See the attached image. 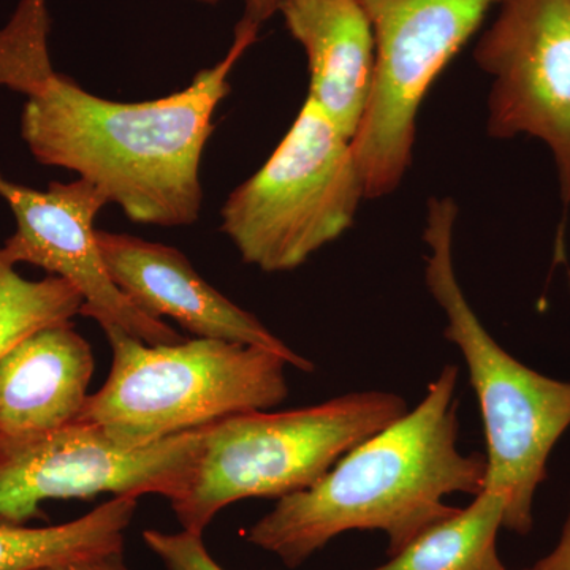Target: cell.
Listing matches in <instances>:
<instances>
[{
	"mask_svg": "<svg viewBox=\"0 0 570 570\" xmlns=\"http://www.w3.org/2000/svg\"><path fill=\"white\" fill-rule=\"evenodd\" d=\"M205 426L148 445L112 439L94 423H70L33 436L0 433V521L28 524L41 502L157 494L170 499L193 466Z\"/></svg>",
	"mask_w": 570,
	"mask_h": 570,
	"instance_id": "ba28073f",
	"label": "cell"
},
{
	"mask_svg": "<svg viewBox=\"0 0 570 570\" xmlns=\"http://www.w3.org/2000/svg\"><path fill=\"white\" fill-rule=\"evenodd\" d=\"M37 570H134L124 561L122 553L102 554V557L85 558V560L59 562Z\"/></svg>",
	"mask_w": 570,
	"mask_h": 570,
	"instance_id": "ac0fdd59",
	"label": "cell"
},
{
	"mask_svg": "<svg viewBox=\"0 0 570 570\" xmlns=\"http://www.w3.org/2000/svg\"><path fill=\"white\" fill-rule=\"evenodd\" d=\"M527 570H530V569H527Z\"/></svg>",
	"mask_w": 570,
	"mask_h": 570,
	"instance_id": "44dd1931",
	"label": "cell"
},
{
	"mask_svg": "<svg viewBox=\"0 0 570 570\" xmlns=\"http://www.w3.org/2000/svg\"><path fill=\"white\" fill-rule=\"evenodd\" d=\"M97 245L112 283L148 316L174 318L195 337L268 348L296 370L314 371L309 360L206 283L175 247L102 230H97Z\"/></svg>",
	"mask_w": 570,
	"mask_h": 570,
	"instance_id": "8fae6325",
	"label": "cell"
},
{
	"mask_svg": "<svg viewBox=\"0 0 570 570\" xmlns=\"http://www.w3.org/2000/svg\"><path fill=\"white\" fill-rule=\"evenodd\" d=\"M407 412L395 393L362 392L209 423L181 489L168 502L181 530L204 535L217 513L235 502L309 489L347 452Z\"/></svg>",
	"mask_w": 570,
	"mask_h": 570,
	"instance_id": "277c9868",
	"label": "cell"
},
{
	"mask_svg": "<svg viewBox=\"0 0 570 570\" xmlns=\"http://www.w3.org/2000/svg\"><path fill=\"white\" fill-rule=\"evenodd\" d=\"M190 2L205 3V6H216L220 0H190ZM281 0H245V14L243 18L262 26V22L268 21L279 9Z\"/></svg>",
	"mask_w": 570,
	"mask_h": 570,
	"instance_id": "ffe728a7",
	"label": "cell"
},
{
	"mask_svg": "<svg viewBox=\"0 0 570 570\" xmlns=\"http://www.w3.org/2000/svg\"><path fill=\"white\" fill-rule=\"evenodd\" d=\"M452 198H431L423 239L428 291L448 316L444 336L466 362L487 436L485 489L504 499V527L530 534L535 491L551 450L570 426V382L542 376L499 346L475 316L453 268Z\"/></svg>",
	"mask_w": 570,
	"mask_h": 570,
	"instance_id": "3957f363",
	"label": "cell"
},
{
	"mask_svg": "<svg viewBox=\"0 0 570 570\" xmlns=\"http://www.w3.org/2000/svg\"><path fill=\"white\" fill-rule=\"evenodd\" d=\"M459 367L448 365L417 407L347 452L309 489L277 499L246 540L298 568L347 531H382L389 557L459 510L453 493L485 489L487 456L459 450Z\"/></svg>",
	"mask_w": 570,
	"mask_h": 570,
	"instance_id": "7a4b0ae2",
	"label": "cell"
},
{
	"mask_svg": "<svg viewBox=\"0 0 570 570\" xmlns=\"http://www.w3.org/2000/svg\"><path fill=\"white\" fill-rule=\"evenodd\" d=\"M530 570H570V510L557 549Z\"/></svg>",
	"mask_w": 570,
	"mask_h": 570,
	"instance_id": "d6986e66",
	"label": "cell"
},
{
	"mask_svg": "<svg viewBox=\"0 0 570 570\" xmlns=\"http://www.w3.org/2000/svg\"><path fill=\"white\" fill-rule=\"evenodd\" d=\"M81 307L80 292L63 277L29 281L0 262V356L41 328L71 322Z\"/></svg>",
	"mask_w": 570,
	"mask_h": 570,
	"instance_id": "2e32d148",
	"label": "cell"
},
{
	"mask_svg": "<svg viewBox=\"0 0 570 570\" xmlns=\"http://www.w3.org/2000/svg\"><path fill=\"white\" fill-rule=\"evenodd\" d=\"M146 547L163 561L167 570H225L206 549L204 535L193 532H142Z\"/></svg>",
	"mask_w": 570,
	"mask_h": 570,
	"instance_id": "e0dca14e",
	"label": "cell"
},
{
	"mask_svg": "<svg viewBox=\"0 0 570 570\" xmlns=\"http://www.w3.org/2000/svg\"><path fill=\"white\" fill-rule=\"evenodd\" d=\"M258 29L242 18L223 61L198 71L183 91L115 102L52 69L47 0H21L0 29V86L28 97L21 135L37 163L80 175L134 223L184 227L204 204L200 164L214 112Z\"/></svg>",
	"mask_w": 570,
	"mask_h": 570,
	"instance_id": "6da1fadb",
	"label": "cell"
},
{
	"mask_svg": "<svg viewBox=\"0 0 570 570\" xmlns=\"http://www.w3.org/2000/svg\"><path fill=\"white\" fill-rule=\"evenodd\" d=\"M474 59L490 75L489 134L546 142L570 206V0H501Z\"/></svg>",
	"mask_w": 570,
	"mask_h": 570,
	"instance_id": "9c48e42d",
	"label": "cell"
},
{
	"mask_svg": "<svg viewBox=\"0 0 570 570\" xmlns=\"http://www.w3.org/2000/svg\"><path fill=\"white\" fill-rule=\"evenodd\" d=\"M504 512V499L480 491L468 508L428 528L384 566L371 570H508L497 546Z\"/></svg>",
	"mask_w": 570,
	"mask_h": 570,
	"instance_id": "9a60e30c",
	"label": "cell"
},
{
	"mask_svg": "<svg viewBox=\"0 0 570 570\" xmlns=\"http://www.w3.org/2000/svg\"><path fill=\"white\" fill-rule=\"evenodd\" d=\"M363 198L351 138L307 97L264 167L225 202L220 230L246 264L291 272L352 227Z\"/></svg>",
	"mask_w": 570,
	"mask_h": 570,
	"instance_id": "8992f818",
	"label": "cell"
},
{
	"mask_svg": "<svg viewBox=\"0 0 570 570\" xmlns=\"http://www.w3.org/2000/svg\"><path fill=\"white\" fill-rule=\"evenodd\" d=\"M0 195L17 219V230L0 247L2 264L39 266L69 281L82 296L81 316L94 318L105 333L119 330L148 344L186 340L142 313L112 283L94 228L97 214L110 204L99 187L80 178L36 190L0 175Z\"/></svg>",
	"mask_w": 570,
	"mask_h": 570,
	"instance_id": "30bf717a",
	"label": "cell"
},
{
	"mask_svg": "<svg viewBox=\"0 0 570 570\" xmlns=\"http://www.w3.org/2000/svg\"><path fill=\"white\" fill-rule=\"evenodd\" d=\"M94 374L91 344L71 322L41 328L0 356V433H48L80 419Z\"/></svg>",
	"mask_w": 570,
	"mask_h": 570,
	"instance_id": "4fadbf2b",
	"label": "cell"
},
{
	"mask_svg": "<svg viewBox=\"0 0 570 570\" xmlns=\"http://www.w3.org/2000/svg\"><path fill=\"white\" fill-rule=\"evenodd\" d=\"M138 498L112 497L80 519L33 528L0 521V570L47 566L122 553Z\"/></svg>",
	"mask_w": 570,
	"mask_h": 570,
	"instance_id": "5bb4252c",
	"label": "cell"
},
{
	"mask_svg": "<svg viewBox=\"0 0 570 570\" xmlns=\"http://www.w3.org/2000/svg\"><path fill=\"white\" fill-rule=\"evenodd\" d=\"M374 45L373 92L352 140L366 198L397 189L411 167L431 86L501 0H356Z\"/></svg>",
	"mask_w": 570,
	"mask_h": 570,
	"instance_id": "52a82bcc",
	"label": "cell"
},
{
	"mask_svg": "<svg viewBox=\"0 0 570 570\" xmlns=\"http://www.w3.org/2000/svg\"><path fill=\"white\" fill-rule=\"evenodd\" d=\"M288 32L306 52L309 97L354 140L373 92L376 45L356 0H281Z\"/></svg>",
	"mask_w": 570,
	"mask_h": 570,
	"instance_id": "7c38bea8",
	"label": "cell"
},
{
	"mask_svg": "<svg viewBox=\"0 0 570 570\" xmlns=\"http://www.w3.org/2000/svg\"><path fill=\"white\" fill-rule=\"evenodd\" d=\"M105 335L110 373L78 420L124 444H154L230 415L266 411L288 395L291 363L268 348L208 337L148 344L119 330Z\"/></svg>",
	"mask_w": 570,
	"mask_h": 570,
	"instance_id": "5b68a950",
	"label": "cell"
}]
</instances>
